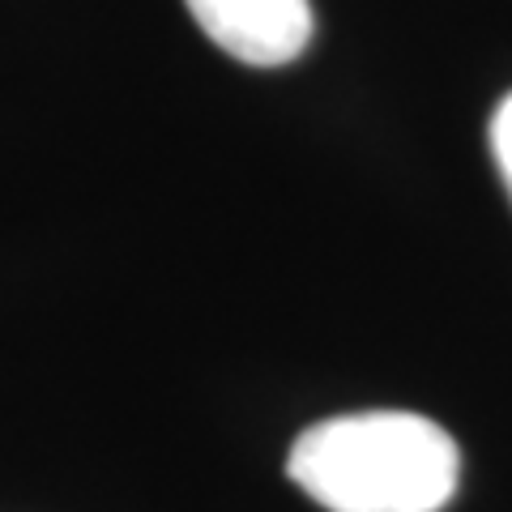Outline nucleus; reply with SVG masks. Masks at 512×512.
I'll return each mask as SVG.
<instances>
[{
  "label": "nucleus",
  "instance_id": "obj_1",
  "mask_svg": "<svg viewBox=\"0 0 512 512\" xmlns=\"http://www.w3.org/2000/svg\"><path fill=\"white\" fill-rule=\"evenodd\" d=\"M286 474L329 512H440L457 491L461 453L427 414L363 410L312 423L291 444Z\"/></svg>",
  "mask_w": 512,
  "mask_h": 512
},
{
  "label": "nucleus",
  "instance_id": "obj_2",
  "mask_svg": "<svg viewBox=\"0 0 512 512\" xmlns=\"http://www.w3.org/2000/svg\"><path fill=\"white\" fill-rule=\"evenodd\" d=\"M192 22L252 69H278L312 43L308 0H184Z\"/></svg>",
  "mask_w": 512,
  "mask_h": 512
},
{
  "label": "nucleus",
  "instance_id": "obj_3",
  "mask_svg": "<svg viewBox=\"0 0 512 512\" xmlns=\"http://www.w3.org/2000/svg\"><path fill=\"white\" fill-rule=\"evenodd\" d=\"M491 154H495V167H500L504 184L512 192V94H504L491 116Z\"/></svg>",
  "mask_w": 512,
  "mask_h": 512
}]
</instances>
